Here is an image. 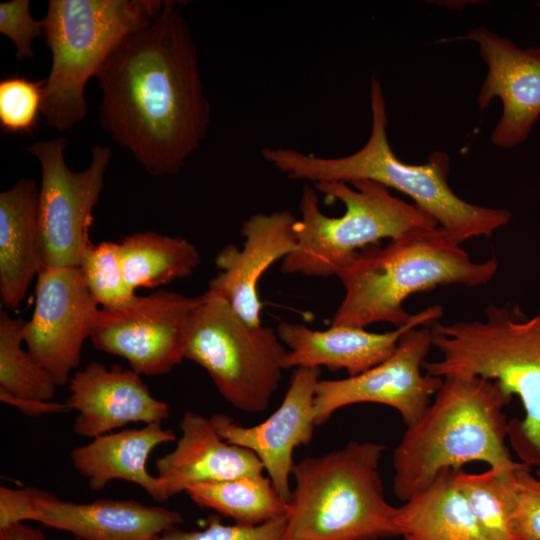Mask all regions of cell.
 <instances>
[{
    "label": "cell",
    "instance_id": "1",
    "mask_svg": "<svg viewBox=\"0 0 540 540\" xmlns=\"http://www.w3.org/2000/svg\"><path fill=\"white\" fill-rule=\"evenodd\" d=\"M179 2L111 51L95 78L101 127L154 176L176 175L206 137L211 117L197 46Z\"/></svg>",
    "mask_w": 540,
    "mask_h": 540
},
{
    "label": "cell",
    "instance_id": "2",
    "mask_svg": "<svg viewBox=\"0 0 540 540\" xmlns=\"http://www.w3.org/2000/svg\"><path fill=\"white\" fill-rule=\"evenodd\" d=\"M371 130L367 142L342 157H321L297 149L265 147L262 157L292 180L351 183L370 180L410 197L459 244L472 238H490L509 223L511 212L469 203L448 183L449 156L434 151L424 164H408L393 152L387 137V112L380 81L370 84Z\"/></svg>",
    "mask_w": 540,
    "mask_h": 540
},
{
    "label": "cell",
    "instance_id": "3",
    "mask_svg": "<svg viewBox=\"0 0 540 540\" xmlns=\"http://www.w3.org/2000/svg\"><path fill=\"white\" fill-rule=\"evenodd\" d=\"M497 271L495 257L473 261L442 227L416 229L383 247L364 248L339 271L345 294L330 326L387 322L398 328L413 316L403 306L410 296L440 286H482Z\"/></svg>",
    "mask_w": 540,
    "mask_h": 540
},
{
    "label": "cell",
    "instance_id": "4",
    "mask_svg": "<svg viewBox=\"0 0 540 540\" xmlns=\"http://www.w3.org/2000/svg\"><path fill=\"white\" fill-rule=\"evenodd\" d=\"M512 398L498 382L477 376L443 378L421 418L393 452V493L400 501L427 488L446 469L472 462L517 467L507 446L503 412Z\"/></svg>",
    "mask_w": 540,
    "mask_h": 540
},
{
    "label": "cell",
    "instance_id": "5",
    "mask_svg": "<svg viewBox=\"0 0 540 540\" xmlns=\"http://www.w3.org/2000/svg\"><path fill=\"white\" fill-rule=\"evenodd\" d=\"M439 360L425 361L432 376L494 380L519 397L523 419L508 423V439L520 462L540 470V312L527 317L516 306L489 304L484 318L431 325Z\"/></svg>",
    "mask_w": 540,
    "mask_h": 540
},
{
    "label": "cell",
    "instance_id": "6",
    "mask_svg": "<svg viewBox=\"0 0 540 540\" xmlns=\"http://www.w3.org/2000/svg\"><path fill=\"white\" fill-rule=\"evenodd\" d=\"M385 446L356 440L294 464L285 540H380L399 537V507L380 475Z\"/></svg>",
    "mask_w": 540,
    "mask_h": 540
},
{
    "label": "cell",
    "instance_id": "7",
    "mask_svg": "<svg viewBox=\"0 0 540 540\" xmlns=\"http://www.w3.org/2000/svg\"><path fill=\"white\" fill-rule=\"evenodd\" d=\"M160 0H50L41 20L52 65L45 78L42 115L60 132L82 122L85 87L116 45L150 23Z\"/></svg>",
    "mask_w": 540,
    "mask_h": 540
},
{
    "label": "cell",
    "instance_id": "8",
    "mask_svg": "<svg viewBox=\"0 0 540 540\" xmlns=\"http://www.w3.org/2000/svg\"><path fill=\"white\" fill-rule=\"evenodd\" d=\"M314 186L324 196L342 202L345 212L339 217L325 215L315 190L304 185L298 241L282 261L283 273L337 276L359 251L382 239L393 240L416 229L438 226L418 206L393 196L387 187L374 181L323 182Z\"/></svg>",
    "mask_w": 540,
    "mask_h": 540
},
{
    "label": "cell",
    "instance_id": "9",
    "mask_svg": "<svg viewBox=\"0 0 540 540\" xmlns=\"http://www.w3.org/2000/svg\"><path fill=\"white\" fill-rule=\"evenodd\" d=\"M287 349L277 332L245 321L207 290L189 314L184 357L201 366L235 409L265 411L278 390Z\"/></svg>",
    "mask_w": 540,
    "mask_h": 540
},
{
    "label": "cell",
    "instance_id": "10",
    "mask_svg": "<svg viewBox=\"0 0 540 540\" xmlns=\"http://www.w3.org/2000/svg\"><path fill=\"white\" fill-rule=\"evenodd\" d=\"M63 136L37 141L27 147L41 165L38 220L43 267H79L89 241L93 209L100 197L112 152L107 146L91 148L89 166L80 172L66 164Z\"/></svg>",
    "mask_w": 540,
    "mask_h": 540
},
{
    "label": "cell",
    "instance_id": "11",
    "mask_svg": "<svg viewBox=\"0 0 540 540\" xmlns=\"http://www.w3.org/2000/svg\"><path fill=\"white\" fill-rule=\"evenodd\" d=\"M201 295L159 290L118 308L98 309L89 339L94 349L126 359L135 373H169L184 357L188 317Z\"/></svg>",
    "mask_w": 540,
    "mask_h": 540
},
{
    "label": "cell",
    "instance_id": "12",
    "mask_svg": "<svg viewBox=\"0 0 540 540\" xmlns=\"http://www.w3.org/2000/svg\"><path fill=\"white\" fill-rule=\"evenodd\" d=\"M432 346L431 325L413 328L400 338L394 353L356 376L319 380L314 399L316 425L339 409L376 403L395 409L406 426L416 423L442 385L443 379L423 370Z\"/></svg>",
    "mask_w": 540,
    "mask_h": 540
},
{
    "label": "cell",
    "instance_id": "13",
    "mask_svg": "<svg viewBox=\"0 0 540 540\" xmlns=\"http://www.w3.org/2000/svg\"><path fill=\"white\" fill-rule=\"evenodd\" d=\"M36 302L23 340L33 359L57 386L68 384L78 368L98 310L79 267H43L37 276Z\"/></svg>",
    "mask_w": 540,
    "mask_h": 540
},
{
    "label": "cell",
    "instance_id": "14",
    "mask_svg": "<svg viewBox=\"0 0 540 540\" xmlns=\"http://www.w3.org/2000/svg\"><path fill=\"white\" fill-rule=\"evenodd\" d=\"M321 368H296L279 407L264 421L244 426L225 414L210 420L227 442L259 459L279 495L290 501L294 451L311 442L316 425L314 399Z\"/></svg>",
    "mask_w": 540,
    "mask_h": 540
},
{
    "label": "cell",
    "instance_id": "15",
    "mask_svg": "<svg viewBox=\"0 0 540 540\" xmlns=\"http://www.w3.org/2000/svg\"><path fill=\"white\" fill-rule=\"evenodd\" d=\"M487 65L477 103L485 109L494 98L502 103V114L491 141L502 148L523 143L540 118V49L521 48L508 38L484 27L469 31Z\"/></svg>",
    "mask_w": 540,
    "mask_h": 540
},
{
    "label": "cell",
    "instance_id": "16",
    "mask_svg": "<svg viewBox=\"0 0 540 540\" xmlns=\"http://www.w3.org/2000/svg\"><path fill=\"white\" fill-rule=\"evenodd\" d=\"M298 222L288 210L252 214L241 227L243 247L225 245L215 257L219 272L208 290L222 296L252 325L262 324L258 282L272 264L296 248Z\"/></svg>",
    "mask_w": 540,
    "mask_h": 540
},
{
    "label": "cell",
    "instance_id": "17",
    "mask_svg": "<svg viewBox=\"0 0 540 540\" xmlns=\"http://www.w3.org/2000/svg\"><path fill=\"white\" fill-rule=\"evenodd\" d=\"M66 403L77 416L75 434L95 438L129 423H162L170 416L169 405L155 398L140 375L118 364L110 368L93 361L75 371Z\"/></svg>",
    "mask_w": 540,
    "mask_h": 540
},
{
    "label": "cell",
    "instance_id": "18",
    "mask_svg": "<svg viewBox=\"0 0 540 540\" xmlns=\"http://www.w3.org/2000/svg\"><path fill=\"white\" fill-rule=\"evenodd\" d=\"M442 315L441 305H431L413 314L404 326L382 333L349 326L313 330L301 323L281 322L276 332L288 348L284 369L326 367L331 371L344 369L349 376H356L390 357L407 331L432 325Z\"/></svg>",
    "mask_w": 540,
    "mask_h": 540
},
{
    "label": "cell",
    "instance_id": "19",
    "mask_svg": "<svg viewBox=\"0 0 540 540\" xmlns=\"http://www.w3.org/2000/svg\"><path fill=\"white\" fill-rule=\"evenodd\" d=\"M30 521L70 533L77 540H154L183 522L180 513L133 499L63 501L44 491Z\"/></svg>",
    "mask_w": 540,
    "mask_h": 540
},
{
    "label": "cell",
    "instance_id": "20",
    "mask_svg": "<svg viewBox=\"0 0 540 540\" xmlns=\"http://www.w3.org/2000/svg\"><path fill=\"white\" fill-rule=\"evenodd\" d=\"M179 428L182 434L175 448L155 463L164 502L196 484L264 472L254 453L217 433L210 417L186 411Z\"/></svg>",
    "mask_w": 540,
    "mask_h": 540
},
{
    "label": "cell",
    "instance_id": "21",
    "mask_svg": "<svg viewBox=\"0 0 540 540\" xmlns=\"http://www.w3.org/2000/svg\"><path fill=\"white\" fill-rule=\"evenodd\" d=\"M36 180L20 178L0 193V296L16 310L43 268Z\"/></svg>",
    "mask_w": 540,
    "mask_h": 540
},
{
    "label": "cell",
    "instance_id": "22",
    "mask_svg": "<svg viewBox=\"0 0 540 540\" xmlns=\"http://www.w3.org/2000/svg\"><path fill=\"white\" fill-rule=\"evenodd\" d=\"M176 439L175 433L162 423H151L97 436L87 444L74 447L70 459L93 491L103 490L111 481L122 480L140 486L154 501L164 502L161 482L148 472L146 465L156 447Z\"/></svg>",
    "mask_w": 540,
    "mask_h": 540
},
{
    "label": "cell",
    "instance_id": "23",
    "mask_svg": "<svg viewBox=\"0 0 540 540\" xmlns=\"http://www.w3.org/2000/svg\"><path fill=\"white\" fill-rule=\"evenodd\" d=\"M454 469L443 470L397 515L401 540H489L455 481Z\"/></svg>",
    "mask_w": 540,
    "mask_h": 540
},
{
    "label": "cell",
    "instance_id": "24",
    "mask_svg": "<svg viewBox=\"0 0 540 540\" xmlns=\"http://www.w3.org/2000/svg\"><path fill=\"white\" fill-rule=\"evenodd\" d=\"M119 246L124 275L134 291L186 278L200 263L195 245L181 236L139 232L125 236Z\"/></svg>",
    "mask_w": 540,
    "mask_h": 540
},
{
    "label": "cell",
    "instance_id": "25",
    "mask_svg": "<svg viewBox=\"0 0 540 540\" xmlns=\"http://www.w3.org/2000/svg\"><path fill=\"white\" fill-rule=\"evenodd\" d=\"M198 506L229 517L237 524L259 525L285 517L288 502L263 473L200 483L185 492Z\"/></svg>",
    "mask_w": 540,
    "mask_h": 540
},
{
    "label": "cell",
    "instance_id": "26",
    "mask_svg": "<svg viewBox=\"0 0 540 540\" xmlns=\"http://www.w3.org/2000/svg\"><path fill=\"white\" fill-rule=\"evenodd\" d=\"M517 467H489L481 473L456 470L455 481L489 540H518L513 514Z\"/></svg>",
    "mask_w": 540,
    "mask_h": 540
},
{
    "label": "cell",
    "instance_id": "27",
    "mask_svg": "<svg viewBox=\"0 0 540 540\" xmlns=\"http://www.w3.org/2000/svg\"><path fill=\"white\" fill-rule=\"evenodd\" d=\"M26 321L0 310V390L26 399L50 401L57 384L21 346Z\"/></svg>",
    "mask_w": 540,
    "mask_h": 540
},
{
    "label": "cell",
    "instance_id": "28",
    "mask_svg": "<svg viewBox=\"0 0 540 540\" xmlns=\"http://www.w3.org/2000/svg\"><path fill=\"white\" fill-rule=\"evenodd\" d=\"M79 268L89 292L102 308L122 307L136 297L124 275L119 243L90 244Z\"/></svg>",
    "mask_w": 540,
    "mask_h": 540
},
{
    "label": "cell",
    "instance_id": "29",
    "mask_svg": "<svg viewBox=\"0 0 540 540\" xmlns=\"http://www.w3.org/2000/svg\"><path fill=\"white\" fill-rule=\"evenodd\" d=\"M44 80L23 75L5 76L0 81V128L3 133L31 134L37 127L44 98Z\"/></svg>",
    "mask_w": 540,
    "mask_h": 540
},
{
    "label": "cell",
    "instance_id": "30",
    "mask_svg": "<svg viewBox=\"0 0 540 540\" xmlns=\"http://www.w3.org/2000/svg\"><path fill=\"white\" fill-rule=\"evenodd\" d=\"M285 529L286 516L259 525H227L212 515L202 530L185 531L175 527L154 540H285Z\"/></svg>",
    "mask_w": 540,
    "mask_h": 540
},
{
    "label": "cell",
    "instance_id": "31",
    "mask_svg": "<svg viewBox=\"0 0 540 540\" xmlns=\"http://www.w3.org/2000/svg\"><path fill=\"white\" fill-rule=\"evenodd\" d=\"M516 505L513 526L518 540H540V470L522 464L516 472Z\"/></svg>",
    "mask_w": 540,
    "mask_h": 540
},
{
    "label": "cell",
    "instance_id": "32",
    "mask_svg": "<svg viewBox=\"0 0 540 540\" xmlns=\"http://www.w3.org/2000/svg\"><path fill=\"white\" fill-rule=\"evenodd\" d=\"M0 33L15 45L18 61L34 59L32 42L43 36V25L41 20L32 17L30 0H13L0 4Z\"/></svg>",
    "mask_w": 540,
    "mask_h": 540
},
{
    "label": "cell",
    "instance_id": "33",
    "mask_svg": "<svg viewBox=\"0 0 540 540\" xmlns=\"http://www.w3.org/2000/svg\"><path fill=\"white\" fill-rule=\"evenodd\" d=\"M44 491L35 487H0V530L29 520L33 506Z\"/></svg>",
    "mask_w": 540,
    "mask_h": 540
},
{
    "label": "cell",
    "instance_id": "34",
    "mask_svg": "<svg viewBox=\"0 0 540 540\" xmlns=\"http://www.w3.org/2000/svg\"><path fill=\"white\" fill-rule=\"evenodd\" d=\"M0 400L27 417H40L49 414H61L70 412L71 409L66 402H56L53 400L26 399L13 396L0 390Z\"/></svg>",
    "mask_w": 540,
    "mask_h": 540
},
{
    "label": "cell",
    "instance_id": "35",
    "mask_svg": "<svg viewBox=\"0 0 540 540\" xmlns=\"http://www.w3.org/2000/svg\"><path fill=\"white\" fill-rule=\"evenodd\" d=\"M0 540H48L42 530L17 523L0 530Z\"/></svg>",
    "mask_w": 540,
    "mask_h": 540
}]
</instances>
